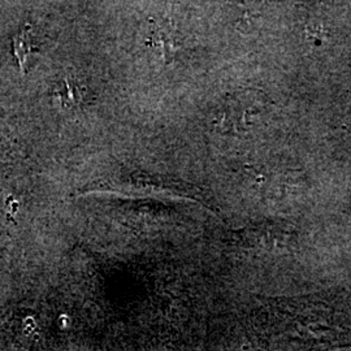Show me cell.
Masks as SVG:
<instances>
[{
	"mask_svg": "<svg viewBox=\"0 0 351 351\" xmlns=\"http://www.w3.org/2000/svg\"><path fill=\"white\" fill-rule=\"evenodd\" d=\"M13 53L17 58L20 68L23 72H25L26 62L29 55L32 53V38L29 33V27L19 33L13 38Z\"/></svg>",
	"mask_w": 351,
	"mask_h": 351,
	"instance_id": "6da1fadb",
	"label": "cell"
},
{
	"mask_svg": "<svg viewBox=\"0 0 351 351\" xmlns=\"http://www.w3.org/2000/svg\"><path fill=\"white\" fill-rule=\"evenodd\" d=\"M77 91L78 88L75 86V84H69L68 81L64 84L62 88H58V94L56 97L59 98V101H62L63 106H73L75 101H80L77 97Z\"/></svg>",
	"mask_w": 351,
	"mask_h": 351,
	"instance_id": "7a4b0ae2",
	"label": "cell"
}]
</instances>
